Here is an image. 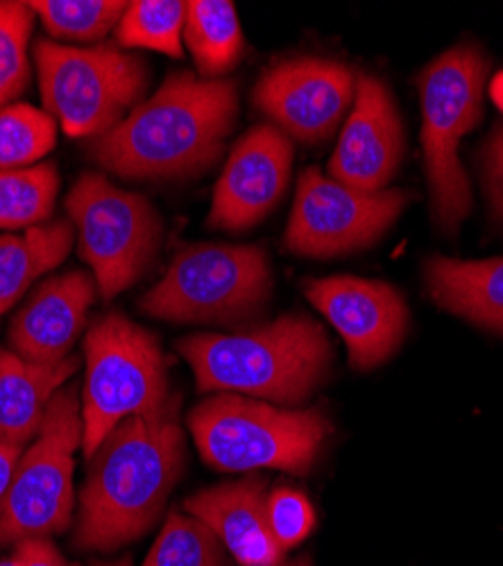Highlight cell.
<instances>
[{
	"label": "cell",
	"mask_w": 503,
	"mask_h": 566,
	"mask_svg": "<svg viewBox=\"0 0 503 566\" xmlns=\"http://www.w3.org/2000/svg\"><path fill=\"white\" fill-rule=\"evenodd\" d=\"M77 367V356L39 365L0 345V442L25 451L41 429L51 399Z\"/></svg>",
	"instance_id": "18"
},
{
	"label": "cell",
	"mask_w": 503,
	"mask_h": 566,
	"mask_svg": "<svg viewBox=\"0 0 503 566\" xmlns=\"http://www.w3.org/2000/svg\"><path fill=\"white\" fill-rule=\"evenodd\" d=\"M356 80L334 60L300 57L268 69L254 86V105L274 127L302 144H323L347 114Z\"/></svg>",
	"instance_id": "12"
},
{
	"label": "cell",
	"mask_w": 503,
	"mask_h": 566,
	"mask_svg": "<svg viewBox=\"0 0 503 566\" xmlns=\"http://www.w3.org/2000/svg\"><path fill=\"white\" fill-rule=\"evenodd\" d=\"M427 289L444 311L503 334V259L436 256L427 265Z\"/></svg>",
	"instance_id": "19"
},
{
	"label": "cell",
	"mask_w": 503,
	"mask_h": 566,
	"mask_svg": "<svg viewBox=\"0 0 503 566\" xmlns=\"http://www.w3.org/2000/svg\"><path fill=\"white\" fill-rule=\"evenodd\" d=\"M30 8L53 41L94 43L116 30L127 3L123 0H34Z\"/></svg>",
	"instance_id": "24"
},
{
	"label": "cell",
	"mask_w": 503,
	"mask_h": 566,
	"mask_svg": "<svg viewBox=\"0 0 503 566\" xmlns=\"http://www.w3.org/2000/svg\"><path fill=\"white\" fill-rule=\"evenodd\" d=\"M304 293L343 336L358 371L386 363L406 336L408 308L390 283L338 274L306 281Z\"/></svg>",
	"instance_id": "13"
},
{
	"label": "cell",
	"mask_w": 503,
	"mask_h": 566,
	"mask_svg": "<svg viewBox=\"0 0 503 566\" xmlns=\"http://www.w3.org/2000/svg\"><path fill=\"white\" fill-rule=\"evenodd\" d=\"M21 453H23L21 449H14V447H8L0 442V505H3V499L12 485V476H14V469H17Z\"/></svg>",
	"instance_id": "31"
},
{
	"label": "cell",
	"mask_w": 503,
	"mask_h": 566,
	"mask_svg": "<svg viewBox=\"0 0 503 566\" xmlns=\"http://www.w3.org/2000/svg\"><path fill=\"white\" fill-rule=\"evenodd\" d=\"M144 566H224V546L200 518L172 510Z\"/></svg>",
	"instance_id": "26"
},
{
	"label": "cell",
	"mask_w": 503,
	"mask_h": 566,
	"mask_svg": "<svg viewBox=\"0 0 503 566\" xmlns=\"http://www.w3.org/2000/svg\"><path fill=\"white\" fill-rule=\"evenodd\" d=\"M12 564L14 566H77V564H71L57 551L51 537H34V539L19 542L14 546Z\"/></svg>",
	"instance_id": "30"
},
{
	"label": "cell",
	"mask_w": 503,
	"mask_h": 566,
	"mask_svg": "<svg viewBox=\"0 0 503 566\" xmlns=\"http://www.w3.org/2000/svg\"><path fill=\"white\" fill-rule=\"evenodd\" d=\"M73 243L75 229L64 218L0 235V315H6L36 279L53 272L69 256Z\"/></svg>",
	"instance_id": "20"
},
{
	"label": "cell",
	"mask_w": 503,
	"mask_h": 566,
	"mask_svg": "<svg viewBox=\"0 0 503 566\" xmlns=\"http://www.w3.org/2000/svg\"><path fill=\"white\" fill-rule=\"evenodd\" d=\"M481 161H483L485 196L490 198L494 218L503 222V125H496L490 138L485 140Z\"/></svg>",
	"instance_id": "29"
},
{
	"label": "cell",
	"mask_w": 503,
	"mask_h": 566,
	"mask_svg": "<svg viewBox=\"0 0 503 566\" xmlns=\"http://www.w3.org/2000/svg\"><path fill=\"white\" fill-rule=\"evenodd\" d=\"M82 447V401L62 388L49 403L36 438L21 453L0 505V546L69 531L75 492V451Z\"/></svg>",
	"instance_id": "10"
},
{
	"label": "cell",
	"mask_w": 503,
	"mask_h": 566,
	"mask_svg": "<svg viewBox=\"0 0 503 566\" xmlns=\"http://www.w3.org/2000/svg\"><path fill=\"white\" fill-rule=\"evenodd\" d=\"M185 43L198 64L200 77L216 80L234 69L245 51V39L234 3L193 0L187 3Z\"/></svg>",
	"instance_id": "21"
},
{
	"label": "cell",
	"mask_w": 503,
	"mask_h": 566,
	"mask_svg": "<svg viewBox=\"0 0 503 566\" xmlns=\"http://www.w3.org/2000/svg\"><path fill=\"white\" fill-rule=\"evenodd\" d=\"M200 392H227L295 408L327 381L334 347L313 317L291 313L232 334L177 343Z\"/></svg>",
	"instance_id": "3"
},
{
	"label": "cell",
	"mask_w": 503,
	"mask_h": 566,
	"mask_svg": "<svg viewBox=\"0 0 503 566\" xmlns=\"http://www.w3.org/2000/svg\"><path fill=\"white\" fill-rule=\"evenodd\" d=\"M293 155L291 138L280 127L270 123L252 127L222 168L207 224L222 231L256 227L284 198Z\"/></svg>",
	"instance_id": "14"
},
{
	"label": "cell",
	"mask_w": 503,
	"mask_h": 566,
	"mask_svg": "<svg viewBox=\"0 0 503 566\" xmlns=\"http://www.w3.org/2000/svg\"><path fill=\"white\" fill-rule=\"evenodd\" d=\"M57 146V120L28 103L0 109V170L36 166Z\"/></svg>",
	"instance_id": "25"
},
{
	"label": "cell",
	"mask_w": 503,
	"mask_h": 566,
	"mask_svg": "<svg viewBox=\"0 0 503 566\" xmlns=\"http://www.w3.org/2000/svg\"><path fill=\"white\" fill-rule=\"evenodd\" d=\"M404 157V129L388 86L360 75L354 109L343 127L329 177L363 193H379L395 177Z\"/></svg>",
	"instance_id": "15"
},
{
	"label": "cell",
	"mask_w": 503,
	"mask_h": 566,
	"mask_svg": "<svg viewBox=\"0 0 503 566\" xmlns=\"http://www.w3.org/2000/svg\"><path fill=\"white\" fill-rule=\"evenodd\" d=\"M82 261L105 300L129 291L157 259L164 222L155 205L101 172H82L66 196Z\"/></svg>",
	"instance_id": "9"
},
{
	"label": "cell",
	"mask_w": 503,
	"mask_h": 566,
	"mask_svg": "<svg viewBox=\"0 0 503 566\" xmlns=\"http://www.w3.org/2000/svg\"><path fill=\"white\" fill-rule=\"evenodd\" d=\"M94 566H132V562H129V557H123L118 562H96Z\"/></svg>",
	"instance_id": "34"
},
{
	"label": "cell",
	"mask_w": 503,
	"mask_h": 566,
	"mask_svg": "<svg viewBox=\"0 0 503 566\" xmlns=\"http://www.w3.org/2000/svg\"><path fill=\"white\" fill-rule=\"evenodd\" d=\"M239 116V84L191 71L170 73L153 98L88 144L101 168L123 179H189L224 153Z\"/></svg>",
	"instance_id": "1"
},
{
	"label": "cell",
	"mask_w": 503,
	"mask_h": 566,
	"mask_svg": "<svg viewBox=\"0 0 503 566\" xmlns=\"http://www.w3.org/2000/svg\"><path fill=\"white\" fill-rule=\"evenodd\" d=\"M274 566H313V559L308 555H300L295 559H284L280 564H274Z\"/></svg>",
	"instance_id": "33"
},
{
	"label": "cell",
	"mask_w": 503,
	"mask_h": 566,
	"mask_svg": "<svg viewBox=\"0 0 503 566\" xmlns=\"http://www.w3.org/2000/svg\"><path fill=\"white\" fill-rule=\"evenodd\" d=\"M490 98L499 107V112L503 114V71L496 73L490 82Z\"/></svg>",
	"instance_id": "32"
},
{
	"label": "cell",
	"mask_w": 503,
	"mask_h": 566,
	"mask_svg": "<svg viewBox=\"0 0 503 566\" xmlns=\"http://www.w3.org/2000/svg\"><path fill=\"white\" fill-rule=\"evenodd\" d=\"M82 453L88 460L120 421L168 403V369L157 338L120 313H105L84 334Z\"/></svg>",
	"instance_id": "5"
},
{
	"label": "cell",
	"mask_w": 503,
	"mask_h": 566,
	"mask_svg": "<svg viewBox=\"0 0 503 566\" xmlns=\"http://www.w3.org/2000/svg\"><path fill=\"white\" fill-rule=\"evenodd\" d=\"M187 423L202 460L222 474L280 469L306 476L332 433L319 408H284L227 392L198 403Z\"/></svg>",
	"instance_id": "4"
},
{
	"label": "cell",
	"mask_w": 503,
	"mask_h": 566,
	"mask_svg": "<svg viewBox=\"0 0 503 566\" xmlns=\"http://www.w3.org/2000/svg\"><path fill=\"white\" fill-rule=\"evenodd\" d=\"M43 112L73 138H98L139 107L150 86L146 60L118 45H66L34 41Z\"/></svg>",
	"instance_id": "6"
},
{
	"label": "cell",
	"mask_w": 503,
	"mask_h": 566,
	"mask_svg": "<svg viewBox=\"0 0 503 566\" xmlns=\"http://www.w3.org/2000/svg\"><path fill=\"white\" fill-rule=\"evenodd\" d=\"M34 28L30 3L0 0V109L12 105L30 82L28 43Z\"/></svg>",
	"instance_id": "27"
},
{
	"label": "cell",
	"mask_w": 503,
	"mask_h": 566,
	"mask_svg": "<svg viewBox=\"0 0 503 566\" xmlns=\"http://www.w3.org/2000/svg\"><path fill=\"white\" fill-rule=\"evenodd\" d=\"M60 170L55 164L0 170V229L25 231L49 222L60 193Z\"/></svg>",
	"instance_id": "22"
},
{
	"label": "cell",
	"mask_w": 503,
	"mask_h": 566,
	"mask_svg": "<svg viewBox=\"0 0 503 566\" xmlns=\"http://www.w3.org/2000/svg\"><path fill=\"white\" fill-rule=\"evenodd\" d=\"M268 494L261 476H248L189 496L185 510L207 524L241 566H274L286 559V551L270 528Z\"/></svg>",
	"instance_id": "17"
},
{
	"label": "cell",
	"mask_w": 503,
	"mask_h": 566,
	"mask_svg": "<svg viewBox=\"0 0 503 566\" xmlns=\"http://www.w3.org/2000/svg\"><path fill=\"white\" fill-rule=\"evenodd\" d=\"M96 295L98 283L84 270L43 279L10 322V349L39 365L66 360L86 328Z\"/></svg>",
	"instance_id": "16"
},
{
	"label": "cell",
	"mask_w": 503,
	"mask_h": 566,
	"mask_svg": "<svg viewBox=\"0 0 503 566\" xmlns=\"http://www.w3.org/2000/svg\"><path fill=\"white\" fill-rule=\"evenodd\" d=\"M272 293L268 256L254 245L198 243L181 250L139 308L175 324L243 326Z\"/></svg>",
	"instance_id": "7"
},
{
	"label": "cell",
	"mask_w": 503,
	"mask_h": 566,
	"mask_svg": "<svg viewBox=\"0 0 503 566\" xmlns=\"http://www.w3.org/2000/svg\"><path fill=\"white\" fill-rule=\"evenodd\" d=\"M86 462L75 548L107 553L144 537L185 469V431L175 408L120 421Z\"/></svg>",
	"instance_id": "2"
},
{
	"label": "cell",
	"mask_w": 503,
	"mask_h": 566,
	"mask_svg": "<svg viewBox=\"0 0 503 566\" xmlns=\"http://www.w3.org/2000/svg\"><path fill=\"white\" fill-rule=\"evenodd\" d=\"M490 62L474 43L453 45L418 80L422 96V148L433 218L455 231L472 209L470 179L459 161L461 138L481 120Z\"/></svg>",
	"instance_id": "8"
},
{
	"label": "cell",
	"mask_w": 503,
	"mask_h": 566,
	"mask_svg": "<svg viewBox=\"0 0 503 566\" xmlns=\"http://www.w3.org/2000/svg\"><path fill=\"white\" fill-rule=\"evenodd\" d=\"M187 3L179 0H134L127 3L114 36L118 49H144L179 60L185 55Z\"/></svg>",
	"instance_id": "23"
},
{
	"label": "cell",
	"mask_w": 503,
	"mask_h": 566,
	"mask_svg": "<svg viewBox=\"0 0 503 566\" xmlns=\"http://www.w3.org/2000/svg\"><path fill=\"white\" fill-rule=\"evenodd\" d=\"M406 205L408 196L399 188L363 193L317 168H306L297 181L284 245L308 259L363 250L381 239Z\"/></svg>",
	"instance_id": "11"
},
{
	"label": "cell",
	"mask_w": 503,
	"mask_h": 566,
	"mask_svg": "<svg viewBox=\"0 0 503 566\" xmlns=\"http://www.w3.org/2000/svg\"><path fill=\"white\" fill-rule=\"evenodd\" d=\"M268 516L270 528L284 551L302 544L315 526L311 501L304 492L293 488H277L268 494Z\"/></svg>",
	"instance_id": "28"
}]
</instances>
